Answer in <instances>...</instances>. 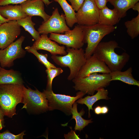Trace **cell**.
I'll return each instance as SVG.
<instances>
[{"instance_id": "32", "label": "cell", "mask_w": 139, "mask_h": 139, "mask_svg": "<svg viewBox=\"0 0 139 139\" xmlns=\"http://www.w3.org/2000/svg\"><path fill=\"white\" fill-rule=\"evenodd\" d=\"M64 137L65 139H80L79 135L76 134L75 131L72 129L68 134L64 135Z\"/></svg>"}, {"instance_id": "3", "label": "cell", "mask_w": 139, "mask_h": 139, "mask_svg": "<svg viewBox=\"0 0 139 139\" xmlns=\"http://www.w3.org/2000/svg\"><path fill=\"white\" fill-rule=\"evenodd\" d=\"M66 51L67 54L65 55H52L51 58L56 64L61 67L69 68L70 73L67 79L71 81L77 77L86 59L85 57V51L82 48L75 49L67 47Z\"/></svg>"}, {"instance_id": "22", "label": "cell", "mask_w": 139, "mask_h": 139, "mask_svg": "<svg viewBox=\"0 0 139 139\" xmlns=\"http://www.w3.org/2000/svg\"><path fill=\"white\" fill-rule=\"evenodd\" d=\"M139 1V0H108V2L118 12L120 19L125 17L127 11Z\"/></svg>"}, {"instance_id": "19", "label": "cell", "mask_w": 139, "mask_h": 139, "mask_svg": "<svg viewBox=\"0 0 139 139\" xmlns=\"http://www.w3.org/2000/svg\"><path fill=\"white\" fill-rule=\"evenodd\" d=\"M23 81L20 72L13 69L7 70L1 67L0 70V84H23Z\"/></svg>"}, {"instance_id": "31", "label": "cell", "mask_w": 139, "mask_h": 139, "mask_svg": "<svg viewBox=\"0 0 139 139\" xmlns=\"http://www.w3.org/2000/svg\"><path fill=\"white\" fill-rule=\"evenodd\" d=\"M96 6L99 9L106 6L108 0H94Z\"/></svg>"}, {"instance_id": "25", "label": "cell", "mask_w": 139, "mask_h": 139, "mask_svg": "<svg viewBox=\"0 0 139 139\" xmlns=\"http://www.w3.org/2000/svg\"><path fill=\"white\" fill-rule=\"evenodd\" d=\"M124 24L127 32L132 39L137 37L139 34V13L131 20L125 21Z\"/></svg>"}, {"instance_id": "10", "label": "cell", "mask_w": 139, "mask_h": 139, "mask_svg": "<svg viewBox=\"0 0 139 139\" xmlns=\"http://www.w3.org/2000/svg\"><path fill=\"white\" fill-rule=\"evenodd\" d=\"M70 30L66 24L64 14H60L57 8L55 9L47 20L42 22L38 29L40 34H47L51 33H63Z\"/></svg>"}, {"instance_id": "4", "label": "cell", "mask_w": 139, "mask_h": 139, "mask_svg": "<svg viewBox=\"0 0 139 139\" xmlns=\"http://www.w3.org/2000/svg\"><path fill=\"white\" fill-rule=\"evenodd\" d=\"M84 34V42L87 44L85 51L86 59L92 55L97 46L106 36L113 32L116 28L114 26L98 23L89 25H81Z\"/></svg>"}, {"instance_id": "13", "label": "cell", "mask_w": 139, "mask_h": 139, "mask_svg": "<svg viewBox=\"0 0 139 139\" xmlns=\"http://www.w3.org/2000/svg\"><path fill=\"white\" fill-rule=\"evenodd\" d=\"M111 72L106 64L93 54L86 59L76 78H83L93 73H109Z\"/></svg>"}, {"instance_id": "35", "label": "cell", "mask_w": 139, "mask_h": 139, "mask_svg": "<svg viewBox=\"0 0 139 139\" xmlns=\"http://www.w3.org/2000/svg\"><path fill=\"white\" fill-rule=\"evenodd\" d=\"M109 111V109L107 107L104 106L101 107V114H105L107 113Z\"/></svg>"}, {"instance_id": "14", "label": "cell", "mask_w": 139, "mask_h": 139, "mask_svg": "<svg viewBox=\"0 0 139 139\" xmlns=\"http://www.w3.org/2000/svg\"><path fill=\"white\" fill-rule=\"evenodd\" d=\"M32 46L37 50H43L47 51L52 55H64L67 54L64 46H60L56 42L51 41L47 34H41Z\"/></svg>"}, {"instance_id": "29", "label": "cell", "mask_w": 139, "mask_h": 139, "mask_svg": "<svg viewBox=\"0 0 139 139\" xmlns=\"http://www.w3.org/2000/svg\"><path fill=\"white\" fill-rule=\"evenodd\" d=\"M74 11H77L81 7L85 0H68Z\"/></svg>"}, {"instance_id": "37", "label": "cell", "mask_w": 139, "mask_h": 139, "mask_svg": "<svg viewBox=\"0 0 139 139\" xmlns=\"http://www.w3.org/2000/svg\"><path fill=\"white\" fill-rule=\"evenodd\" d=\"M9 21L8 19L2 16L0 14V25L2 23Z\"/></svg>"}, {"instance_id": "34", "label": "cell", "mask_w": 139, "mask_h": 139, "mask_svg": "<svg viewBox=\"0 0 139 139\" xmlns=\"http://www.w3.org/2000/svg\"><path fill=\"white\" fill-rule=\"evenodd\" d=\"M94 111L95 114L99 115L101 114V107L98 106L94 109Z\"/></svg>"}, {"instance_id": "39", "label": "cell", "mask_w": 139, "mask_h": 139, "mask_svg": "<svg viewBox=\"0 0 139 139\" xmlns=\"http://www.w3.org/2000/svg\"><path fill=\"white\" fill-rule=\"evenodd\" d=\"M1 66H0V69H1Z\"/></svg>"}, {"instance_id": "12", "label": "cell", "mask_w": 139, "mask_h": 139, "mask_svg": "<svg viewBox=\"0 0 139 139\" xmlns=\"http://www.w3.org/2000/svg\"><path fill=\"white\" fill-rule=\"evenodd\" d=\"M20 26L16 20H11L0 25V49H3L12 43L21 33Z\"/></svg>"}, {"instance_id": "21", "label": "cell", "mask_w": 139, "mask_h": 139, "mask_svg": "<svg viewBox=\"0 0 139 139\" xmlns=\"http://www.w3.org/2000/svg\"><path fill=\"white\" fill-rule=\"evenodd\" d=\"M77 102H75L73 105L71 110L72 115L71 119H74L75 120L76 124L74 127L75 131H81L89 123H92L93 121L92 119L86 120L82 118V116L84 114L85 111L83 109L80 112H78L77 110Z\"/></svg>"}, {"instance_id": "24", "label": "cell", "mask_w": 139, "mask_h": 139, "mask_svg": "<svg viewBox=\"0 0 139 139\" xmlns=\"http://www.w3.org/2000/svg\"><path fill=\"white\" fill-rule=\"evenodd\" d=\"M32 16L27 15L17 21L19 25L29 32L36 41L39 38L40 33L35 29L34 26L36 24L32 21Z\"/></svg>"}, {"instance_id": "16", "label": "cell", "mask_w": 139, "mask_h": 139, "mask_svg": "<svg viewBox=\"0 0 139 139\" xmlns=\"http://www.w3.org/2000/svg\"><path fill=\"white\" fill-rule=\"evenodd\" d=\"M0 14L9 21H17L27 16L21 5L8 4L0 6Z\"/></svg>"}, {"instance_id": "11", "label": "cell", "mask_w": 139, "mask_h": 139, "mask_svg": "<svg viewBox=\"0 0 139 139\" xmlns=\"http://www.w3.org/2000/svg\"><path fill=\"white\" fill-rule=\"evenodd\" d=\"M99 10L94 0H85L76 13L77 23L80 25L86 26L98 23Z\"/></svg>"}, {"instance_id": "40", "label": "cell", "mask_w": 139, "mask_h": 139, "mask_svg": "<svg viewBox=\"0 0 139 139\" xmlns=\"http://www.w3.org/2000/svg\"></svg>"}, {"instance_id": "1", "label": "cell", "mask_w": 139, "mask_h": 139, "mask_svg": "<svg viewBox=\"0 0 139 139\" xmlns=\"http://www.w3.org/2000/svg\"><path fill=\"white\" fill-rule=\"evenodd\" d=\"M119 48L118 43L114 40L100 42L93 54L103 62L111 72L121 71L129 60L130 56L126 52L121 55L117 54L115 49Z\"/></svg>"}, {"instance_id": "17", "label": "cell", "mask_w": 139, "mask_h": 139, "mask_svg": "<svg viewBox=\"0 0 139 139\" xmlns=\"http://www.w3.org/2000/svg\"><path fill=\"white\" fill-rule=\"evenodd\" d=\"M120 20L119 13L115 8L111 9L106 6L99 10L98 23L113 26Z\"/></svg>"}, {"instance_id": "5", "label": "cell", "mask_w": 139, "mask_h": 139, "mask_svg": "<svg viewBox=\"0 0 139 139\" xmlns=\"http://www.w3.org/2000/svg\"><path fill=\"white\" fill-rule=\"evenodd\" d=\"M72 81L75 90L91 95L100 88L109 85L111 82L109 73H93L83 78H75Z\"/></svg>"}, {"instance_id": "38", "label": "cell", "mask_w": 139, "mask_h": 139, "mask_svg": "<svg viewBox=\"0 0 139 139\" xmlns=\"http://www.w3.org/2000/svg\"><path fill=\"white\" fill-rule=\"evenodd\" d=\"M46 6H48L52 2V1H50L49 0H41Z\"/></svg>"}, {"instance_id": "8", "label": "cell", "mask_w": 139, "mask_h": 139, "mask_svg": "<svg viewBox=\"0 0 139 139\" xmlns=\"http://www.w3.org/2000/svg\"><path fill=\"white\" fill-rule=\"evenodd\" d=\"M64 34L50 33L49 38L67 47L75 49L82 48L84 45V34L81 25L75 26L72 30L65 32Z\"/></svg>"}, {"instance_id": "15", "label": "cell", "mask_w": 139, "mask_h": 139, "mask_svg": "<svg viewBox=\"0 0 139 139\" xmlns=\"http://www.w3.org/2000/svg\"><path fill=\"white\" fill-rule=\"evenodd\" d=\"M44 3L41 0H27L20 4L22 10L27 15L38 16L45 22L50 16L45 11Z\"/></svg>"}, {"instance_id": "9", "label": "cell", "mask_w": 139, "mask_h": 139, "mask_svg": "<svg viewBox=\"0 0 139 139\" xmlns=\"http://www.w3.org/2000/svg\"><path fill=\"white\" fill-rule=\"evenodd\" d=\"M25 39L23 36L7 47L0 50V65L3 68H10L14 65V61L24 57L26 51L22 47Z\"/></svg>"}, {"instance_id": "36", "label": "cell", "mask_w": 139, "mask_h": 139, "mask_svg": "<svg viewBox=\"0 0 139 139\" xmlns=\"http://www.w3.org/2000/svg\"><path fill=\"white\" fill-rule=\"evenodd\" d=\"M132 8L135 11H137L139 13V2H138L136 3Z\"/></svg>"}, {"instance_id": "28", "label": "cell", "mask_w": 139, "mask_h": 139, "mask_svg": "<svg viewBox=\"0 0 139 139\" xmlns=\"http://www.w3.org/2000/svg\"><path fill=\"white\" fill-rule=\"evenodd\" d=\"M24 133V131H23L19 134L15 135L7 130L0 133V139H22L25 135Z\"/></svg>"}, {"instance_id": "18", "label": "cell", "mask_w": 139, "mask_h": 139, "mask_svg": "<svg viewBox=\"0 0 139 139\" xmlns=\"http://www.w3.org/2000/svg\"><path fill=\"white\" fill-rule=\"evenodd\" d=\"M97 91V93L94 95L80 98L76 101L78 103L84 104L87 107L89 111L88 116L89 118L91 117L90 110H93L92 106L96 102L101 99L107 100L109 99L108 96V92L107 90L102 88L98 89Z\"/></svg>"}, {"instance_id": "27", "label": "cell", "mask_w": 139, "mask_h": 139, "mask_svg": "<svg viewBox=\"0 0 139 139\" xmlns=\"http://www.w3.org/2000/svg\"><path fill=\"white\" fill-rule=\"evenodd\" d=\"M47 76V82L46 90H52V83L53 79L56 77L61 74L63 72V70L60 67L47 69L46 70Z\"/></svg>"}, {"instance_id": "33", "label": "cell", "mask_w": 139, "mask_h": 139, "mask_svg": "<svg viewBox=\"0 0 139 139\" xmlns=\"http://www.w3.org/2000/svg\"><path fill=\"white\" fill-rule=\"evenodd\" d=\"M5 115L0 107V130H1L5 127L4 119V117Z\"/></svg>"}, {"instance_id": "6", "label": "cell", "mask_w": 139, "mask_h": 139, "mask_svg": "<svg viewBox=\"0 0 139 139\" xmlns=\"http://www.w3.org/2000/svg\"><path fill=\"white\" fill-rule=\"evenodd\" d=\"M43 92L48 100V110H58L68 115L72 114L71 110L74 103L85 94L81 91L77 92L74 97L55 94L52 90H45Z\"/></svg>"}, {"instance_id": "20", "label": "cell", "mask_w": 139, "mask_h": 139, "mask_svg": "<svg viewBox=\"0 0 139 139\" xmlns=\"http://www.w3.org/2000/svg\"><path fill=\"white\" fill-rule=\"evenodd\" d=\"M117 71L110 72L109 73L111 82L118 80L129 85L139 86V81L135 79L132 75L133 70L131 67H129L125 71Z\"/></svg>"}, {"instance_id": "23", "label": "cell", "mask_w": 139, "mask_h": 139, "mask_svg": "<svg viewBox=\"0 0 139 139\" xmlns=\"http://www.w3.org/2000/svg\"><path fill=\"white\" fill-rule=\"evenodd\" d=\"M60 5L64 13L66 24L68 27H72L77 23L76 13L66 0H54Z\"/></svg>"}, {"instance_id": "30", "label": "cell", "mask_w": 139, "mask_h": 139, "mask_svg": "<svg viewBox=\"0 0 139 139\" xmlns=\"http://www.w3.org/2000/svg\"><path fill=\"white\" fill-rule=\"evenodd\" d=\"M27 0H0V6L10 4H21Z\"/></svg>"}, {"instance_id": "2", "label": "cell", "mask_w": 139, "mask_h": 139, "mask_svg": "<svg viewBox=\"0 0 139 139\" xmlns=\"http://www.w3.org/2000/svg\"><path fill=\"white\" fill-rule=\"evenodd\" d=\"M23 85L0 84V107L5 115L12 118L16 114V107L22 103Z\"/></svg>"}, {"instance_id": "26", "label": "cell", "mask_w": 139, "mask_h": 139, "mask_svg": "<svg viewBox=\"0 0 139 139\" xmlns=\"http://www.w3.org/2000/svg\"><path fill=\"white\" fill-rule=\"evenodd\" d=\"M25 49L26 51L32 53L35 55L38 59L39 62L44 65L47 69L56 67L55 65L50 62L48 60V55L47 54L39 53L37 51V50L32 46H27L25 47Z\"/></svg>"}, {"instance_id": "7", "label": "cell", "mask_w": 139, "mask_h": 139, "mask_svg": "<svg viewBox=\"0 0 139 139\" xmlns=\"http://www.w3.org/2000/svg\"><path fill=\"white\" fill-rule=\"evenodd\" d=\"M24 104L22 109L36 113L45 112L48 110V100L45 94L37 89L33 90L28 87H23Z\"/></svg>"}]
</instances>
